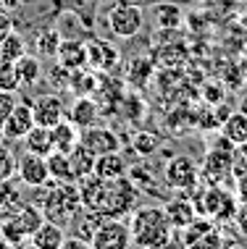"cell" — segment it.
<instances>
[{
  "label": "cell",
  "instance_id": "6da1fadb",
  "mask_svg": "<svg viewBox=\"0 0 247 249\" xmlns=\"http://www.w3.org/2000/svg\"><path fill=\"white\" fill-rule=\"evenodd\" d=\"M39 194V210H42L45 220L69 228V223L74 220V215L82 210V194H79L76 181H48L45 186L35 189Z\"/></svg>",
  "mask_w": 247,
  "mask_h": 249
},
{
  "label": "cell",
  "instance_id": "7a4b0ae2",
  "mask_svg": "<svg viewBox=\"0 0 247 249\" xmlns=\"http://www.w3.org/2000/svg\"><path fill=\"white\" fill-rule=\"evenodd\" d=\"M132 228V247L139 249H158L171 244L173 226L166 218V210L158 205H142L129 215Z\"/></svg>",
  "mask_w": 247,
  "mask_h": 249
},
{
  "label": "cell",
  "instance_id": "3957f363",
  "mask_svg": "<svg viewBox=\"0 0 247 249\" xmlns=\"http://www.w3.org/2000/svg\"><path fill=\"white\" fill-rule=\"evenodd\" d=\"M45 223V215L39 210L37 202H24L16 213L5 215L0 223V236H3L5 247H24L29 244L32 233Z\"/></svg>",
  "mask_w": 247,
  "mask_h": 249
},
{
  "label": "cell",
  "instance_id": "277c9868",
  "mask_svg": "<svg viewBox=\"0 0 247 249\" xmlns=\"http://www.w3.org/2000/svg\"><path fill=\"white\" fill-rule=\"evenodd\" d=\"M137 207H139V189L129 176L105 181L103 202L97 207V213L103 218H129Z\"/></svg>",
  "mask_w": 247,
  "mask_h": 249
},
{
  "label": "cell",
  "instance_id": "5b68a950",
  "mask_svg": "<svg viewBox=\"0 0 247 249\" xmlns=\"http://www.w3.org/2000/svg\"><path fill=\"white\" fill-rule=\"evenodd\" d=\"M195 202H197V210L203 215H208V218H213L216 223L234 220V213H237V205H239L234 199V194L229 189H224V186H218V184H210L208 189H203Z\"/></svg>",
  "mask_w": 247,
  "mask_h": 249
},
{
  "label": "cell",
  "instance_id": "8992f818",
  "mask_svg": "<svg viewBox=\"0 0 247 249\" xmlns=\"http://www.w3.org/2000/svg\"><path fill=\"white\" fill-rule=\"evenodd\" d=\"M105 21H108V29L113 37L118 39H132L142 32L145 26V13L139 5L134 3H118L105 13Z\"/></svg>",
  "mask_w": 247,
  "mask_h": 249
},
{
  "label": "cell",
  "instance_id": "52a82bcc",
  "mask_svg": "<svg viewBox=\"0 0 247 249\" xmlns=\"http://www.w3.org/2000/svg\"><path fill=\"white\" fill-rule=\"evenodd\" d=\"M179 244L192 247V249H208V247H224L226 241L221 236V228L208 215H197L190 226L182 228V239Z\"/></svg>",
  "mask_w": 247,
  "mask_h": 249
},
{
  "label": "cell",
  "instance_id": "ba28073f",
  "mask_svg": "<svg viewBox=\"0 0 247 249\" xmlns=\"http://www.w3.org/2000/svg\"><path fill=\"white\" fill-rule=\"evenodd\" d=\"M132 247V228L126 218H103L92 233V249H126Z\"/></svg>",
  "mask_w": 247,
  "mask_h": 249
},
{
  "label": "cell",
  "instance_id": "9c48e42d",
  "mask_svg": "<svg viewBox=\"0 0 247 249\" xmlns=\"http://www.w3.org/2000/svg\"><path fill=\"white\" fill-rule=\"evenodd\" d=\"M163 181L173 192H192L200 184V168L187 155H179V158L169 160V165L163 171Z\"/></svg>",
  "mask_w": 247,
  "mask_h": 249
},
{
  "label": "cell",
  "instance_id": "30bf717a",
  "mask_svg": "<svg viewBox=\"0 0 247 249\" xmlns=\"http://www.w3.org/2000/svg\"><path fill=\"white\" fill-rule=\"evenodd\" d=\"M79 142H82L92 155L116 152V150H121V147H124L121 137H118L116 131L108 129V126H100V124L87 126V129H79Z\"/></svg>",
  "mask_w": 247,
  "mask_h": 249
},
{
  "label": "cell",
  "instance_id": "8fae6325",
  "mask_svg": "<svg viewBox=\"0 0 247 249\" xmlns=\"http://www.w3.org/2000/svg\"><path fill=\"white\" fill-rule=\"evenodd\" d=\"M32 126H35V110H32V103L26 97L16 100L11 116L5 118V124H3L5 142H19V139H24L26 134H29Z\"/></svg>",
  "mask_w": 247,
  "mask_h": 249
},
{
  "label": "cell",
  "instance_id": "7c38bea8",
  "mask_svg": "<svg viewBox=\"0 0 247 249\" xmlns=\"http://www.w3.org/2000/svg\"><path fill=\"white\" fill-rule=\"evenodd\" d=\"M16 176L21 178V184L26 189H39L50 181V171H48V160L42 155L35 152H24L19 158V168H16Z\"/></svg>",
  "mask_w": 247,
  "mask_h": 249
},
{
  "label": "cell",
  "instance_id": "4fadbf2b",
  "mask_svg": "<svg viewBox=\"0 0 247 249\" xmlns=\"http://www.w3.org/2000/svg\"><path fill=\"white\" fill-rule=\"evenodd\" d=\"M32 103V110H35V124L37 126H45V129H50L53 124H58L61 118H66V105L61 95H37L35 100H29Z\"/></svg>",
  "mask_w": 247,
  "mask_h": 249
},
{
  "label": "cell",
  "instance_id": "5bb4252c",
  "mask_svg": "<svg viewBox=\"0 0 247 249\" xmlns=\"http://www.w3.org/2000/svg\"><path fill=\"white\" fill-rule=\"evenodd\" d=\"M56 60L58 66H63L66 71H76L87 66V39L82 37H61V45L56 50Z\"/></svg>",
  "mask_w": 247,
  "mask_h": 249
},
{
  "label": "cell",
  "instance_id": "9a60e30c",
  "mask_svg": "<svg viewBox=\"0 0 247 249\" xmlns=\"http://www.w3.org/2000/svg\"><path fill=\"white\" fill-rule=\"evenodd\" d=\"M118 60H121V55H118L116 45H111L108 39H87V69L111 71Z\"/></svg>",
  "mask_w": 247,
  "mask_h": 249
},
{
  "label": "cell",
  "instance_id": "2e32d148",
  "mask_svg": "<svg viewBox=\"0 0 247 249\" xmlns=\"http://www.w3.org/2000/svg\"><path fill=\"white\" fill-rule=\"evenodd\" d=\"M166 210V218H169V223L173 226V231H182L184 226H190L192 220L200 215L197 210V202L190 199V197H173L163 205Z\"/></svg>",
  "mask_w": 247,
  "mask_h": 249
},
{
  "label": "cell",
  "instance_id": "e0dca14e",
  "mask_svg": "<svg viewBox=\"0 0 247 249\" xmlns=\"http://www.w3.org/2000/svg\"><path fill=\"white\" fill-rule=\"evenodd\" d=\"M66 118H69L71 124H76V129L95 126L97 118H100V105L92 100V95H82L71 103V107H66Z\"/></svg>",
  "mask_w": 247,
  "mask_h": 249
},
{
  "label": "cell",
  "instance_id": "ac0fdd59",
  "mask_svg": "<svg viewBox=\"0 0 247 249\" xmlns=\"http://www.w3.org/2000/svg\"><path fill=\"white\" fill-rule=\"evenodd\" d=\"M95 176H100L103 181H111V178H121L129 173V163L121 155V150L116 152H105V155H97L95 158Z\"/></svg>",
  "mask_w": 247,
  "mask_h": 249
},
{
  "label": "cell",
  "instance_id": "d6986e66",
  "mask_svg": "<svg viewBox=\"0 0 247 249\" xmlns=\"http://www.w3.org/2000/svg\"><path fill=\"white\" fill-rule=\"evenodd\" d=\"M42 58L39 55H29V53H24L21 58L16 60V76H19V89H29V87H35L42 82Z\"/></svg>",
  "mask_w": 247,
  "mask_h": 249
},
{
  "label": "cell",
  "instance_id": "ffe728a7",
  "mask_svg": "<svg viewBox=\"0 0 247 249\" xmlns=\"http://www.w3.org/2000/svg\"><path fill=\"white\" fill-rule=\"evenodd\" d=\"M63 241H66V228L53 223V220H45V223L32 233L29 244L35 249H61Z\"/></svg>",
  "mask_w": 247,
  "mask_h": 249
},
{
  "label": "cell",
  "instance_id": "44dd1931",
  "mask_svg": "<svg viewBox=\"0 0 247 249\" xmlns=\"http://www.w3.org/2000/svg\"><path fill=\"white\" fill-rule=\"evenodd\" d=\"M24 189L26 186L21 184L19 176H11V178L0 181V210H3V215L16 213L19 207L24 205Z\"/></svg>",
  "mask_w": 247,
  "mask_h": 249
},
{
  "label": "cell",
  "instance_id": "7402d4cb",
  "mask_svg": "<svg viewBox=\"0 0 247 249\" xmlns=\"http://www.w3.org/2000/svg\"><path fill=\"white\" fill-rule=\"evenodd\" d=\"M50 139H53V150L71 152L79 144V129H76V124H71L69 118H61L58 124L50 126Z\"/></svg>",
  "mask_w": 247,
  "mask_h": 249
},
{
  "label": "cell",
  "instance_id": "603a6c76",
  "mask_svg": "<svg viewBox=\"0 0 247 249\" xmlns=\"http://www.w3.org/2000/svg\"><path fill=\"white\" fill-rule=\"evenodd\" d=\"M221 137H226L234 147H247V113H229L221 121Z\"/></svg>",
  "mask_w": 247,
  "mask_h": 249
},
{
  "label": "cell",
  "instance_id": "cb8c5ba5",
  "mask_svg": "<svg viewBox=\"0 0 247 249\" xmlns=\"http://www.w3.org/2000/svg\"><path fill=\"white\" fill-rule=\"evenodd\" d=\"M79 194H82V205L90 207V210H97L100 202H103V192H105V181L95 176V173H90V176L79 178Z\"/></svg>",
  "mask_w": 247,
  "mask_h": 249
},
{
  "label": "cell",
  "instance_id": "d4e9b609",
  "mask_svg": "<svg viewBox=\"0 0 247 249\" xmlns=\"http://www.w3.org/2000/svg\"><path fill=\"white\" fill-rule=\"evenodd\" d=\"M24 150L26 152H35V155H42V158H48L53 152V139H50V129H45V126H32L29 134L24 137Z\"/></svg>",
  "mask_w": 247,
  "mask_h": 249
},
{
  "label": "cell",
  "instance_id": "484cf974",
  "mask_svg": "<svg viewBox=\"0 0 247 249\" xmlns=\"http://www.w3.org/2000/svg\"><path fill=\"white\" fill-rule=\"evenodd\" d=\"M95 158L97 155H92L87 147L79 142L74 150L69 152V160H71V171H74V178H84V176H90L92 171H95Z\"/></svg>",
  "mask_w": 247,
  "mask_h": 249
},
{
  "label": "cell",
  "instance_id": "4316f807",
  "mask_svg": "<svg viewBox=\"0 0 247 249\" xmlns=\"http://www.w3.org/2000/svg\"><path fill=\"white\" fill-rule=\"evenodd\" d=\"M45 160H48V171H50V178H53V181H76V178H74V171H71L69 152L53 150Z\"/></svg>",
  "mask_w": 247,
  "mask_h": 249
},
{
  "label": "cell",
  "instance_id": "83f0119b",
  "mask_svg": "<svg viewBox=\"0 0 247 249\" xmlns=\"http://www.w3.org/2000/svg\"><path fill=\"white\" fill-rule=\"evenodd\" d=\"M69 89L74 92L76 97L92 95V92L97 89V76H95V71H87V66H84V69L71 71V73H69Z\"/></svg>",
  "mask_w": 247,
  "mask_h": 249
},
{
  "label": "cell",
  "instance_id": "f1b7e54d",
  "mask_svg": "<svg viewBox=\"0 0 247 249\" xmlns=\"http://www.w3.org/2000/svg\"><path fill=\"white\" fill-rule=\"evenodd\" d=\"M58 45H61V32H58V26H48V29L37 32L35 50H37L39 58H56Z\"/></svg>",
  "mask_w": 247,
  "mask_h": 249
},
{
  "label": "cell",
  "instance_id": "f546056e",
  "mask_svg": "<svg viewBox=\"0 0 247 249\" xmlns=\"http://www.w3.org/2000/svg\"><path fill=\"white\" fill-rule=\"evenodd\" d=\"M26 53V42H24V37L19 35L16 29L11 32L8 37L0 42V58H5V60H11V63H16L19 58H21Z\"/></svg>",
  "mask_w": 247,
  "mask_h": 249
},
{
  "label": "cell",
  "instance_id": "4dcf8cb0",
  "mask_svg": "<svg viewBox=\"0 0 247 249\" xmlns=\"http://www.w3.org/2000/svg\"><path fill=\"white\" fill-rule=\"evenodd\" d=\"M182 8L179 5H173V3H161L155 8V24L161 26V29H173V26H179L182 24Z\"/></svg>",
  "mask_w": 247,
  "mask_h": 249
},
{
  "label": "cell",
  "instance_id": "1f68e13d",
  "mask_svg": "<svg viewBox=\"0 0 247 249\" xmlns=\"http://www.w3.org/2000/svg\"><path fill=\"white\" fill-rule=\"evenodd\" d=\"M0 89L5 92H19V76H16V63L0 58Z\"/></svg>",
  "mask_w": 247,
  "mask_h": 249
},
{
  "label": "cell",
  "instance_id": "d6a6232c",
  "mask_svg": "<svg viewBox=\"0 0 247 249\" xmlns=\"http://www.w3.org/2000/svg\"><path fill=\"white\" fill-rule=\"evenodd\" d=\"M16 168H19V160L16 155H13L11 147H5V142L0 144V181L16 176Z\"/></svg>",
  "mask_w": 247,
  "mask_h": 249
},
{
  "label": "cell",
  "instance_id": "836d02e7",
  "mask_svg": "<svg viewBox=\"0 0 247 249\" xmlns=\"http://www.w3.org/2000/svg\"><path fill=\"white\" fill-rule=\"evenodd\" d=\"M16 92H5V89H0V129H3V124H5V118L11 116V110H13V105H16Z\"/></svg>",
  "mask_w": 247,
  "mask_h": 249
},
{
  "label": "cell",
  "instance_id": "e575fe53",
  "mask_svg": "<svg viewBox=\"0 0 247 249\" xmlns=\"http://www.w3.org/2000/svg\"><path fill=\"white\" fill-rule=\"evenodd\" d=\"M155 139L150 137V134H139V137L134 139V150L139 152V155H152L155 152Z\"/></svg>",
  "mask_w": 247,
  "mask_h": 249
},
{
  "label": "cell",
  "instance_id": "d590c367",
  "mask_svg": "<svg viewBox=\"0 0 247 249\" xmlns=\"http://www.w3.org/2000/svg\"><path fill=\"white\" fill-rule=\"evenodd\" d=\"M234 223H237V231L247 236V199H242L237 205V213H234Z\"/></svg>",
  "mask_w": 247,
  "mask_h": 249
},
{
  "label": "cell",
  "instance_id": "8d00e7d4",
  "mask_svg": "<svg viewBox=\"0 0 247 249\" xmlns=\"http://www.w3.org/2000/svg\"><path fill=\"white\" fill-rule=\"evenodd\" d=\"M13 29H16V21H13V16H11V13H0V42H3V39L8 37Z\"/></svg>",
  "mask_w": 247,
  "mask_h": 249
},
{
  "label": "cell",
  "instance_id": "74e56055",
  "mask_svg": "<svg viewBox=\"0 0 247 249\" xmlns=\"http://www.w3.org/2000/svg\"><path fill=\"white\" fill-rule=\"evenodd\" d=\"M21 5H24V0H0V13H16V11H21Z\"/></svg>",
  "mask_w": 247,
  "mask_h": 249
},
{
  "label": "cell",
  "instance_id": "f35d334b",
  "mask_svg": "<svg viewBox=\"0 0 247 249\" xmlns=\"http://www.w3.org/2000/svg\"><path fill=\"white\" fill-rule=\"evenodd\" d=\"M239 24L247 29V0H245V5H242V11H239Z\"/></svg>",
  "mask_w": 247,
  "mask_h": 249
},
{
  "label": "cell",
  "instance_id": "ab89813d",
  "mask_svg": "<svg viewBox=\"0 0 247 249\" xmlns=\"http://www.w3.org/2000/svg\"><path fill=\"white\" fill-rule=\"evenodd\" d=\"M242 113H247V97H245V103H242Z\"/></svg>",
  "mask_w": 247,
  "mask_h": 249
},
{
  "label": "cell",
  "instance_id": "60d3db41",
  "mask_svg": "<svg viewBox=\"0 0 247 249\" xmlns=\"http://www.w3.org/2000/svg\"><path fill=\"white\" fill-rule=\"evenodd\" d=\"M5 142V137H3V129H0V144H3Z\"/></svg>",
  "mask_w": 247,
  "mask_h": 249
},
{
  "label": "cell",
  "instance_id": "b9f144b4",
  "mask_svg": "<svg viewBox=\"0 0 247 249\" xmlns=\"http://www.w3.org/2000/svg\"><path fill=\"white\" fill-rule=\"evenodd\" d=\"M3 218H5V215H3V210H0V223H3Z\"/></svg>",
  "mask_w": 247,
  "mask_h": 249
},
{
  "label": "cell",
  "instance_id": "7bdbcfd3",
  "mask_svg": "<svg viewBox=\"0 0 247 249\" xmlns=\"http://www.w3.org/2000/svg\"><path fill=\"white\" fill-rule=\"evenodd\" d=\"M245 50H247V35H245Z\"/></svg>",
  "mask_w": 247,
  "mask_h": 249
}]
</instances>
